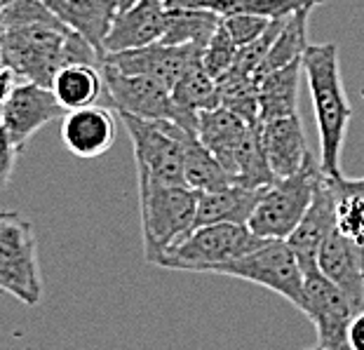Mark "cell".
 Here are the masks:
<instances>
[{
	"label": "cell",
	"mask_w": 364,
	"mask_h": 350,
	"mask_svg": "<svg viewBox=\"0 0 364 350\" xmlns=\"http://www.w3.org/2000/svg\"><path fill=\"white\" fill-rule=\"evenodd\" d=\"M50 90L66 108V113L92 106L104 90L102 68L99 64H68L54 75Z\"/></svg>",
	"instance_id": "obj_22"
},
{
	"label": "cell",
	"mask_w": 364,
	"mask_h": 350,
	"mask_svg": "<svg viewBox=\"0 0 364 350\" xmlns=\"http://www.w3.org/2000/svg\"><path fill=\"white\" fill-rule=\"evenodd\" d=\"M209 275L237 277L266 287L306 313V277L287 240H266L259 250L221 263L209 270Z\"/></svg>",
	"instance_id": "obj_6"
},
{
	"label": "cell",
	"mask_w": 364,
	"mask_h": 350,
	"mask_svg": "<svg viewBox=\"0 0 364 350\" xmlns=\"http://www.w3.org/2000/svg\"><path fill=\"white\" fill-rule=\"evenodd\" d=\"M266 191L263 189H245V186H228L221 191H203L198 193V214H196V228L209 223H247L259 205V200ZM193 228V230H196Z\"/></svg>",
	"instance_id": "obj_20"
},
{
	"label": "cell",
	"mask_w": 364,
	"mask_h": 350,
	"mask_svg": "<svg viewBox=\"0 0 364 350\" xmlns=\"http://www.w3.org/2000/svg\"><path fill=\"white\" fill-rule=\"evenodd\" d=\"M324 0H219L214 3L212 12L219 17H230V14H254L268 21L284 19L299 10L317 7Z\"/></svg>",
	"instance_id": "obj_28"
},
{
	"label": "cell",
	"mask_w": 364,
	"mask_h": 350,
	"mask_svg": "<svg viewBox=\"0 0 364 350\" xmlns=\"http://www.w3.org/2000/svg\"><path fill=\"white\" fill-rule=\"evenodd\" d=\"M266 243L247 223H209L200 226L188 238L169 250L158 266L172 270H188V273H209L212 268L228 263L240 256L250 254Z\"/></svg>",
	"instance_id": "obj_5"
},
{
	"label": "cell",
	"mask_w": 364,
	"mask_h": 350,
	"mask_svg": "<svg viewBox=\"0 0 364 350\" xmlns=\"http://www.w3.org/2000/svg\"><path fill=\"white\" fill-rule=\"evenodd\" d=\"M21 80L14 75L5 64H0V104H5V99L12 95V90L17 88Z\"/></svg>",
	"instance_id": "obj_34"
},
{
	"label": "cell",
	"mask_w": 364,
	"mask_h": 350,
	"mask_svg": "<svg viewBox=\"0 0 364 350\" xmlns=\"http://www.w3.org/2000/svg\"><path fill=\"white\" fill-rule=\"evenodd\" d=\"M336 207V228L358 247L364 259V176H327Z\"/></svg>",
	"instance_id": "obj_23"
},
{
	"label": "cell",
	"mask_w": 364,
	"mask_h": 350,
	"mask_svg": "<svg viewBox=\"0 0 364 350\" xmlns=\"http://www.w3.org/2000/svg\"><path fill=\"white\" fill-rule=\"evenodd\" d=\"M61 24L87 41L99 59L104 57V41L113 17L118 14V0H41Z\"/></svg>",
	"instance_id": "obj_19"
},
{
	"label": "cell",
	"mask_w": 364,
	"mask_h": 350,
	"mask_svg": "<svg viewBox=\"0 0 364 350\" xmlns=\"http://www.w3.org/2000/svg\"><path fill=\"white\" fill-rule=\"evenodd\" d=\"M3 17H5V7H3V0H0V28H3Z\"/></svg>",
	"instance_id": "obj_37"
},
{
	"label": "cell",
	"mask_w": 364,
	"mask_h": 350,
	"mask_svg": "<svg viewBox=\"0 0 364 350\" xmlns=\"http://www.w3.org/2000/svg\"><path fill=\"white\" fill-rule=\"evenodd\" d=\"M219 0H165L167 10H212Z\"/></svg>",
	"instance_id": "obj_33"
},
{
	"label": "cell",
	"mask_w": 364,
	"mask_h": 350,
	"mask_svg": "<svg viewBox=\"0 0 364 350\" xmlns=\"http://www.w3.org/2000/svg\"><path fill=\"white\" fill-rule=\"evenodd\" d=\"M308 350H322L320 346H315V348H308Z\"/></svg>",
	"instance_id": "obj_38"
},
{
	"label": "cell",
	"mask_w": 364,
	"mask_h": 350,
	"mask_svg": "<svg viewBox=\"0 0 364 350\" xmlns=\"http://www.w3.org/2000/svg\"><path fill=\"white\" fill-rule=\"evenodd\" d=\"M169 95H172V101L176 104V108H181L186 113L212 111V108L221 106L216 80L205 71V66L200 59L193 61V64L186 68L183 75L176 80V85Z\"/></svg>",
	"instance_id": "obj_26"
},
{
	"label": "cell",
	"mask_w": 364,
	"mask_h": 350,
	"mask_svg": "<svg viewBox=\"0 0 364 350\" xmlns=\"http://www.w3.org/2000/svg\"><path fill=\"white\" fill-rule=\"evenodd\" d=\"M0 59L21 83L50 88L54 75L68 64H99V54L61 21L26 24L0 31Z\"/></svg>",
	"instance_id": "obj_1"
},
{
	"label": "cell",
	"mask_w": 364,
	"mask_h": 350,
	"mask_svg": "<svg viewBox=\"0 0 364 350\" xmlns=\"http://www.w3.org/2000/svg\"><path fill=\"white\" fill-rule=\"evenodd\" d=\"M223 19V26L233 38V43L237 48L242 45L257 41V38L268 28L270 21L263 19V17H254V14H230V17H221Z\"/></svg>",
	"instance_id": "obj_31"
},
{
	"label": "cell",
	"mask_w": 364,
	"mask_h": 350,
	"mask_svg": "<svg viewBox=\"0 0 364 350\" xmlns=\"http://www.w3.org/2000/svg\"><path fill=\"white\" fill-rule=\"evenodd\" d=\"M235 54H237V45L233 43V38H230L221 19V26L214 31V36L209 38L205 50L200 52V61H203L205 71L216 80V78H221L226 71H230V66H233V61H235Z\"/></svg>",
	"instance_id": "obj_29"
},
{
	"label": "cell",
	"mask_w": 364,
	"mask_h": 350,
	"mask_svg": "<svg viewBox=\"0 0 364 350\" xmlns=\"http://www.w3.org/2000/svg\"><path fill=\"white\" fill-rule=\"evenodd\" d=\"M336 228V207H334V193H331L329 179L320 174L315 181L313 202L304 214L301 223L294 228V233L287 238V245L291 247L294 256H296L301 270L311 273L317 270V254L329 233Z\"/></svg>",
	"instance_id": "obj_13"
},
{
	"label": "cell",
	"mask_w": 364,
	"mask_h": 350,
	"mask_svg": "<svg viewBox=\"0 0 364 350\" xmlns=\"http://www.w3.org/2000/svg\"><path fill=\"white\" fill-rule=\"evenodd\" d=\"M306 315L317 329V346L322 350H353L350 322L358 315L343 294L320 270L306 273Z\"/></svg>",
	"instance_id": "obj_10"
},
{
	"label": "cell",
	"mask_w": 364,
	"mask_h": 350,
	"mask_svg": "<svg viewBox=\"0 0 364 350\" xmlns=\"http://www.w3.org/2000/svg\"><path fill=\"white\" fill-rule=\"evenodd\" d=\"M64 115L66 108L59 104L50 88L19 83L3 104V127L10 142L21 151L38 129Z\"/></svg>",
	"instance_id": "obj_11"
},
{
	"label": "cell",
	"mask_w": 364,
	"mask_h": 350,
	"mask_svg": "<svg viewBox=\"0 0 364 350\" xmlns=\"http://www.w3.org/2000/svg\"><path fill=\"white\" fill-rule=\"evenodd\" d=\"M0 292L26 306H38L43 299L36 230L19 212H0Z\"/></svg>",
	"instance_id": "obj_7"
},
{
	"label": "cell",
	"mask_w": 364,
	"mask_h": 350,
	"mask_svg": "<svg viewBox=\"0 0 364 350\" xmlns=\"http://www.w3.org/2000/svg\"><path fill=\"white\" fill-rule=\"evenodd\" d=\"M219 26L221 17L212 10H167V28L160 43L193 45L198 50H205Z\"/></svg>",
	"instance_id": "obj_25"
},
{
	"label": "cell",
	"mask_w": 364,
	"mask_h": 350,
	"mask_svg": "<svg viewBox=\"0 0 364 350\" xmlns=\"http://www.w3.org/2000/svg\"><path fill=\"white\" fill-rule=\"evenodd\" d=\"M259 134L263 153H266V160L270 169H273L275 179L296 174L304 167L306 158L311 155L306 146L304 122H301L299 113L261 120Z\"/></svg>",
	"instance_id": "obj_18"
},
{
	"label": "cell",
	"mask_w": 364,
	"mask_h": 350,
	"mask_svg": "<svg viewBox=\"0 0 364 350\" xmlns=\"http://www.w3.org/2000/svg\"><path fill=\"white\" fill-rule=\"evenodd\" d=\"M136 0H118V10H125V7H129V5H134Z\"/></svg>",
	"instance_id": "obj_36"
},
{
	"label": "cell",
	"mask_w": 364,
	"mask_h": 350,
	"mask_svg": "<svg viewBox=\"0 0 364 350\" xmlns=\"http://www.w3.org/2000/svg\"><path fill=\"white\" fill-rule=\"evenodd\" d=\"M139 174V207H141L144 256L156 263L169 250L183 243L196 228L198 191L188 186L165 184L136 167Z\"/></svg>",
	"instance_id": "obj_3"
},
{
	"label": "cell",
	"mask_w": 364,
	"mask_h": 350,
	"mask_svg": "<svg viewBox=\"0 0 364 350\" xmlns=\"http://www.w3.org/2000/svg\"><path fill=\"white\" fill-rule=\"evenodd\" d=\"M61 142L75 158H99L115 142L113 113L97 104L68 111L61 120Z\"/></svg>",
	"instance_id": "obj_17"
},
{
	"label": "cell",
	"mask_w": 364,
	"mask_h": 350,
	"mask_svg": "<svg viewBox=\"0 0 364 350\" xmlns=\"http://www.w3.org/2000/svg\"><path fill=\"white\" fill-rule=\"evenodd\" d=\"M200 52L203 50L193 48V45L153 43V45H146V48L104 54L102 61L115 66L122 73L151 78V80L160 83L162 88H167L172 92V88L183 75L186 68H188L193 61L200 59ZM102 61H99V64H102Z\"/></svg>",
	"instance_id": "obj_12"
},
{
	"label": "cell",
	"mask_w": 364,
	"mask_h": 350,
	"mask_svg": "<svg viewBox=\"0 0 364 350\" xmlns=\"http://www.w3.org/2000/svg\"><path fill=\"white\" fill-rule=\"evenodd\" d=\"M322 167L311 153L304 167L296 174L275 179L266 186L259 205L254 207L247 226L263 240H287L301 223L304 214L313 202L315 181L320 179Z\"/></svg>",
	"instance_id": "obj_4"
},
{
	"label": "cell",
	"mask_w": 364,
	"mask_h": 350,
	"mask_svg": "<svg viewBox=\"0 0 364 350\" xmlns=\"http://www.w3.org/2000/svg\"><path fill=\"white\" fill-rule=\"evenodd\" d=\"M311 10L313 7L299 10L284 19L282 31L277 33L275 43L270 45L268 57L263 59V64L259 68L257 80H261L266 73L277 71V68H282L287 64H291V61L304 57V52L308 48V17H311Z\"/></svg>",
	"instance_id": "obj_27"
},
{
	"label": "cell",
	"mask_w": 364,
	"mask_h": 350,
	"mask_svg": "<svg viewBox=\"0 0 364 350\" xmlns=\"http://www.w3.org/2000/svg\"><path fill=\"white\" fill-rule=\"evenodd\" d=\"M317 270L350 301L355 313L364 310V259L338 228L331 230L320 247Z\"/></svg>",
	"instance_id": "obj_15"
},
{
	"label": "cell",
	"mask_w": 364,
	"mask_h": 350,
	"mask_svg": "<svg viewBox=\"0 0 364 350\" xmlns=\"http://www.w3.org/2000/svg\"><path fill=\"white\" fill-rule=\"evenodd\" d=\"M183 151H186L183 176L188 189L203 193V191H221L228 189V186H237L235 179L223 169L221 162L205 149V144L200 142L196 132L191 129L186 132Z\"/></svg>",
	"instance_id": "obj_24"
},
{
	"label": "cell",
	"mask_w": 364,
	"mask_h": 350,
	"mask_svg": "<svg viewBox=\"0 0 364 350\" xmlns=\"http://www.w3.org/2000/svg\"><path fill=\"white\" fill-rule=\"evenodd\" d=\"M122 125L127 127L134 149L136 167H144L146 172L165 184L186 186L183 176V139L186 132L172 120H149L136 115L118 111ZM193 132V129H191Z\"/></svg>",
	"instance_id": "obj_8"
},
{
	"label": "cell",
	"mask_w": 364,
	"mask_h": 350,
	"mask_svg": "<svg viewBox=\"0 0 364 350\" xmlns=\"http://www.w3.org/2000/svg\"><path fill=\"white\" fill-rule=\"evenodd\" d=\"M17 153H19V149L10 142L5 127L0 125V189H5L7 181H10L12 169H14V160H17Z\"/></svg>",
	"instance_id": "obj_32"
},
{
	"label": "cell",
	"mask_w": 364,
	"mask_h": 350,
	"mask_svg": "<svg viewBox=\"0 0 364 350\" xmlns=\"http://www.w3.org/2000/svg\"><path fill=\"white\" fill-rule=\"evenodd\" d=\"M301 68L311 90L317 132H320L322 174L341 176V149H343L348 125L353 120V108L348 104L343 83H341L338 45H308L301 57Z\"/></svg>",
	"instance_id": "obj_2"
},
{
	"label": "cell",
	"mask_w": 364,
	"mask_h": 350,
	"mask_svg": "<svg viewBox=\"0 0 364 350\" xmlns=\"http://www.w3.org/2000/svg\"><path fill=\"white\" fill-rule=\"evenodd\" d=\"M3 7H5L3 28L26 26V24H57L59 21L41 0H3Z\"/></svg>",
	"instance_id": "obj_30"
},
{
	"label": "cell",
	"mask_w": 364,
	"mask_h": 350,
	"mask_svg": "<svg viewBox=\"0 0 364 350\" xmlns=\"http://www.w3.org/2000/svg\"><path fill=\"white\" fill-rule=\"evenodd\" d=\"M259 125H252L242 115L228 111L223 106L198 113V139L233 179L240 153H242L247 139L252 137V132Z\"/></svg>",
	"instance_id": "obj_16"
},
{
	"label": "cell",
	"mask_w": 364,
	"mask_h": 350,
	"mask_svg": "<svg viewBox=\"0 0 364 350\" xmlns=\"http://www.w3.org/2000/svg\"><path fill=\"white\" fill-rule=\"evenodd\" d=\"M350 348L353 350H364V310H360L350 322Z\"/></svg>",
	"instance_id": "obj_35"
},
{
	"label": "cell",
	"mask_w": 364,
	"mask_h": 350,
	"mask_svg": "<svg viewBox=\"0 0 364 350\" xmlns=\"http://www.w3.org/2000/svg\"><path fill=\"white\" fill-rule=\"evenodd\" d=\"M167 28L165 0H136L134 5L118 10L104 41V54L125 52L160 43Z\"/></svg>",
	"instance_id": "obj_14"
},
{
	"label": "cell",
	"mask_w": 364,
	"mask_h": 350,
	"mask_svg": "<svg viewBox=\"0 0 364 350\" xmlns=\"http://www.w3.org/2000/svg\"><path fill=\"white\" fill-rule=\"evenodd\" d=\"M104 78V90L113 101L115 111L136 115L149 120H172L183 129H193L198 134V113H186L176 108L167 88L144 75H129L115 66L102 61L99 64Z\"/></svg>",
	"instance_id": "obj_9"
},
{
	"label": "cell",
	"mask_w": 364,
	"mask_h": 350,
	"mask_svg": "<svg viewBox=\"0 0 364 350\" xmlns=\"http://www.w3.org/2000/svg\"><path fill=\"white\" fill-rule=\"evenodd\" d=\"M301 59L291 61L277 71L266 73L259 80V122L299 113V80Z\"/></svg>",
	"instance_id": "obj_21"
}]
</instances>
